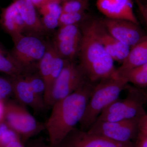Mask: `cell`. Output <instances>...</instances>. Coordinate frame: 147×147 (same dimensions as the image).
I'll use <instances>...</instances> for the list:
<instances>
[{
  "label": "cell",
  "mask_w": 147,
  "mask_h": 147,
  "mask_svg": "<svg viewBox=\"0 0 147 147\" xmlns=\"http://www.w3.org/2000/svg\"><path fill=\"white\" fill-rule=\"evenodd\" d=\"M59 147H135L132 142L123 143L75 128Z\"/></svg>",
  "instance_id": "30bf717a"
},
{
  "label": "cell",
  "mask_w": 147,
  "mask_h": 147,
  "mask_svg": "<svg viewBox=\"0 0 147 147\" xmlns=\"http://www.w3.org/2000/svg\"><path fill=\"white\" fill-rule=\"evenodd\" d=\"M5 147H25L24 143L21 139L11 142Z\"/></svg>",
  "instance_id": "4dcf8cb0"
},
{
  "label": "cell",
  "mask_w": 147,
  "mask_h": 147,
  "mask_svg": "<svg viewBox=\"0 0 147 147\" xmlns=\"http://www.w3.org/2000/svg\"><path fill=\"white\" fill-rule=\"evenodd\" d=\"M137 69H139V70H144V71H147V63L137 68H135Z\"/></svg>",
  "instance_id": "836d02e7"
},
{
  "label": "cell",
  "mask_w": 147,
  "mask_h": 147,
  "mask_svg": "<svg viewBox=\"0 0 147 147\" xmlns=\"http://www.w3.org/2000/svg\"><path fill=\"white\" fill-rule=\"evenodd\" d=\"M41 15L45 14L51 15L59 19L62 13V7L60 3L51 2L46 4L38 9Z\"/></svg>",
  "instance_id": "cb8c5ba5"
},
{
  "label": "cell",
  "mask_w": 147,
  "mask_h": 147,
  "mask_svg": "<svg viewBox=\"0 0 147 147\" xmlns=\"http://www.w3.org/2000/svg\"><path fill=\"white\" fill-rule=\"evenodd\" d=\"M139 5L142 16L147 24V4L144 5L139 3Z\"/></svg>",
  "instance_id": "f546056e"
},
{
  "label": "cell",
  "mask_w": 147,
  "mask_h": 147,
  "mask_svg": "<svg viewBox=\"0 0 147 147\" xmlns=\"http://www.w3.org/2000/svg\"><path fill=\"white\" fill-rule=\"evenodd\" d=\"M4 122L24 143L45 129L44 124L37 121L23 105L15 102L5 104Z\"/></svg>",
  "instance_id": "277c9868"
},
{
  "label": "cell",
  "mask_w": 147,
  "mask_h": 147,
  "mask_svg": "<svg viewBox=\"0 0 147 147\" xmlns=\"http://www.w3.org/2000/svg\"><path fill=\"white\" fill-rule=\"evenodd\" d=\"M117 76L123 77L128 83L139 87L147 86V71L134 69Z\"/></svg>",
  "instance_id": "44dd1931"
},
{
  "label": "cell",
  "mask_w": 147,
  "mask_h": 147,
  "mask_svg": "<svg viewBox=\"0 0 147 147\" xmlns=\"http://www.w3.org/2000/svg\"><path fill=\"white\" fill-rule=\"evenodd\" d=\"M25 73L11 77V82L13 92L22 105L28 106L36 112L42 111L45 106L44 100L35 94L26 78Z\"/></svg>",
  "instance_id": "7c38bea8"
},
{
  "label": "cell",
  "mask_w": 147,
  "mask_h": 147,
  "mask_svg": "<svg viewBox=\"0 0 147 147\" xmlns=\"http://www.w3.org/2000/svg\"><path fill=\"white\" fill-rule=\"evenodd\" d=\"M141 119L115 121L96 120L87 131L115 142L131 143L137 138Z\"/></svg>",
  "instance_id": "ba28073f"
},
{
  "label": "cell",
  "mask_w": 147,
  "mask_h": 147,
  "mask_svg": "<svg viewBox=\"0 0 147 147\" xmlns=\"http://www.w3.org/2000/svg\"><path fill=\"white\" fill-rule=\"evenodd\" d=\"M13 92L10 81L0 76V100H3Z\"/></svg>",
  "instance_id": "d4e9b609"
},
{
  "label": "cell",
  "mask_w": 147,
  "mask_h": 147,
  "mask_svg": "<svg viewBox=\"0 0 147 147\" xmlns=\"http://www.w3.org/2000/svg\"><path fill=\"white\" fill-rule=\"evenodd\" d=\"M137 1H138V0H137Z\"/></svg>",
  "instance_id": "d590c367"
},
{
  "label": "cell",
  "mask_w": 147,
  "mask_h": 147,
  "mask_svg": "<svg viewBox=\"0 0 147 147\" xmlns=\"http://www.w3.org/2000/svg\"><path fill=\"white\" fill-rule=\"evenodd\" d=\"M135 147H147V128L139 127Z\"/></svg>",
  "instance_id": "4316f807"
},
{
  "label": "cell",
  "mask_w": 147,
  "mask_h": 147,
  "mask_svg": "<svg viewBox=\"0 0 147 147\" xmlns=\"http://www.w3.org/2000/svg\"><path fill=\"white\" fill-rule=\"evenodd\" d=\"M41 18L43 26L45 30H52L59 26V19L48 14L42 15Z\"/></svg>",
  "instance_id": "484cf974"
},
{
  "label": "cell",
  "mask_w": 147,
  "mask_h": 147,
  "mask_svg": "<svg viewBox=\"0 0 147 147\" xmlns=\"http://www.w3.org/2000/svg\"><path fill=\"white\" fill-rule=\"evenodd\" d=\"M81 28L79 25H68L59 27L55 34L53 42H59L65 40L82 36Z\"/></svg>",
  "instance_id": "ffe728a7"
},
{
  "label": "cell",
  "mask_w": 147,
  "mask_h": 147,
  "mask_svg": "<svg viewBox=\"0 0 147 147\" xmlns=\"http://www.w3.org/2000/svg\"><path fill=\"white\" fill-rule=\"evenodd\" d=\"M0 24L11 38H15L26 31V26L18 9L13 2L2 9Z\"/></svg>",
  "instance_id": "4fadbf2b"
},
{
  "label": "cell",
  "mask_w": 147,
  "mask_h": 147,
  "mask_svg": "<svg viewBox=\"0 0 147 147\" xmlns=\"http://www.w3.org/2000/svg\"><path fill=\"white\" fill-rule=\"evenodd\" d=\"M35 7L37 9L40 8L42 6L51 2H56L61 3V0H30Z\"/></svg>",
  "instance_id": "83f0119b"
},
{
  "label": "cell",
  "mask_w": 147,
  "mask_h": 147,
  "mask_svg": "<svg viewBox=\"0 0 147 147\" xmlns=\"http://www.w3.org/2000/svg\"><path fill=\"white\" fill-rule=\"evenodd\" d=\"M5 104L3 100H0V124L4 120Z\"/></svg>",
  "instance_id": "1f68e13d"
},
{
  "label": "cell",
  "mask_w": 147,
  "mask_h": 147,
  "mask_svg": "<svg viewBox=\"0 0 147 147\" xmlns=\"http://www.w3.org/2000/svg\"><path fill=\"white\" fill-rule=\"evenodd\" d=\"M107 31L120 42L133 47L146 36L139 24L123 19L105 18L101 21Z\"/></svg>",
  "instance_id": "9c48e42d"
},
{
  "label": "cell",
  "mask_w": 147,
  "mask_h": 147,
  "mask_svg": "<svg viewBox=\"0 0 147 147\" xmlns=\"http://www.w3.org/2000/svg\"><path fill=\"white\" fill-rule=\"evenodd\" d=\"M26 147H53L51 146L50 144L47 145L45 144L42 142L38 141H33L30 143H28Z\"/></svg>",
  "instance_id": "f1b7e54d"
},
{
  "label": "cell",
  "mask_w": 147,
  "mask_h": 147,
  "mask_svg": "<svg viewBox=\"0 0 147 147\" xmlns=\"http://www.w3.org/2000/svg\"><path fill=\"white\" fill-rule=\"evenodd\" d=\"M28 71L18 63L11 52L7 51L0 44V71L12 77Z\"/></svg>",
  "instance_id": "e0dca14e"
},
{
  "label": "cell",
  "mask_w": 147,
  "mask_h": 147,
  "mask_svg": "<svg viewBox=\"0 0 147 147\" xmlns=\"http://www.w3.org/2000/svg\"><path fill=\"white\" fill-rule=\"evenodd\" d=\"M92 83L86 82L79 89L52 106L50 117L44 124L51 146L59 147L80 123L94 88Z\"/></svg>",
  "instance_id": "6da1fadb"
},
{
  "label": "cell",
  "mask_w": 147,
  "mask_h": 147,
  "mask_svg": "<svg viewBox=\"0 0 147 147\" xmlns=\"http://www.w3.org/2000/svg\"><path fill=\"white\" fill-rule=\"evenodd\" d=\"M61 1L62 2H63L65 1H67V0H61Z\"/></svg>",
  "instance_id": "e575fe53"
},
{
  "label": "cell",
  "mask_w": 147,
  "mask_h": 147,
  "mask_svg": "<svg viewBox=\"0 0 147 147\" xmlns=\"http://www.w3.org/2000/svg\"><path fill=\"white\" fill-rule=\"evenodd\" d=\"M100 21L84 24L79 55V66L92 83L100 82L113 76L116 72L114 61L105 50L99 34Z\"/></svg>",
  "instance_id": "7a4b0ae2"
},
{
  "label": "cell",
  "mask_w": 147,
  "mask_h": 147,
  "mask_svg": "<svg viewBox=\"0 0 147 147\" xmlns=\"http://www.w3.org/2000/svg\"><path fill=\"white\" fill-rule=\"evenodd\" d=\"M85 77L79 65L72 61H67L53 85L46 105L52 106L79 89L86 82Z\"/></svg>",
  "instance_id": "8992f818"
},
{
  "label": "cell",
  "mask_w": 147,
  "mask_h": 147,
  "mask_svg": "<svg viewBox=\"0 0 147 147\" xmlns=\"http://www.w3.org/2000/svg\"><path fill=\"white\" fill-rule=\"evenodd\" d=\"M82 36L59 41L53 42L58 53L66 60L72 61L79 54Z\"/></svg>",
  "instance_id": "d6986e66"
},
{
  "label": "cell",
  "mask_w": 147,
  "mask_h": 147,
  "mask_svg": "<svg viewBox=\"0 0 147 147\" xmlns=\"http://www.w3.org/2000/svg\"><path fill=\"white\" fill-rule=\"evenodd\" d=\"M86 11L76 13H61L59 19V27L68 25H79L87 18Z\"/></svg>",
  "instance_id": "7402d4cb"
},
{
  "label": "cell",
  "mask_w": 147,
  "mask_h": 147,
  "mask_svg": "<svg viewBox=\"0 0 147 147\" xmlns=\"http://www.w3.org/2000/svg\"><path fill=\"white\" fill-rule=\"evenodd\" d=\"M99 34L107 53L114 61L122 63L128 56L131 47L112 36L107 31L101 21L99 26Z\"/></svg>",
  "instance_id": "9a60e30c"
},
{
  "label": "cell",
  "mask_w": 147,
  "mask_h": 147,
  "mask_svg": "<svg viewBox=\"0 0 147 147\" xmlns=\"http://www.w3.org/2000/svg\"><path fill=\"white\" fill-rule=\"evenodd\" d=\"M128 83L123 77L116 75L103 79L95 85L79 123L81 129L87 131L105 108L118 99Z\"/></svg>",
  "instance_id": "3957f363"
},
{
  "label": "cell",
  "mask_w": 147,
  "mask_h": 147,
  "mask_svg": "<svg viewBox=\"0 0 147 147\" xmlns=\"http://www.w3.org/2000/svg\"><path fill=\"white\" fill-rule=\"evenodd\" d=\"M18 9L26 26V30L32 34H42L45 32L41 20L38 16L36 7L30 0H12Z\"/></svg>",
  "instance_id": "5bb4252c"
},
{
  "label": "cell",
  "mask_w": 147,
  "mask_h": 147,
  "mask_svg": "<svg viewBox=\"0 0 147 147\" xmlns=\"http://www.w3.org/2000/svg\"><path fill=\"white\" fill-rule=\"evenodd\" d=\"M62 3V13L86 11L89 5V0H67Z\"/></svg>",
  "instance_id": "603a6c76"
},
{
  "label": "cell",
  "mask_w": 147,
  "mask_h": 147,
  "mask_svg": "<svg viewBox=\"0 0 147 147\" xmlns=\"http://www.w3.org/2000/svg\"><path fill=\"white\" fill-rule=\"evenodd\" d=\"M139 127L147 128V115H145L140 119L139 122Z\"/></svg>",
  "instance_id": "d6a6232c"
},
{
  "label": "cell",
  "mask_w": 147,
  "mask_h": 147,
  "mask_svg": "<svg viewBox=\"0 0 147 147\" xmlns=\"http://www.w3.org/2000/svg\"><path fill=\"white\" fill-rule=\"evenodd\" d=\"M13 47L11 53L13 57L25 69L30 71L38 65L46 49V42L36 35L21 34L12 39Z\"/></svg>",
  "instance_id": "52a82bcc"
},
{
  "label": "cell",
  "mask_w": 147,
  "mask_h": 147,
  "mask_svg": "<svg viewBox=\"0 0 147 147\" xmlns=\"http://www.w3.org/2000/svg\"><path fill=\"white\" fill-rule=\"evenodd\" d=\"M57 53V50L53 42H46V49L45 54L37 65L38 72L44 81L45 87L49 81Z\"/></svg>",
  "instance_id": "ac0fdd59"
},
{
  "label": "cell",
  "mask_w": 147,
  "mask_h": 147,
  "mask_svg": "<svg viewBox=\"0 0 147 147\" xmlns=\"http://www.w3.org/2000/svg\"><path fill=\"white\" fill-rule=\"evenodd\" d=\"M98 10L106 18L123 19L139 24L132 0H96Z\"/></svg>",
  "instance_id": "8fae6325"
},
{
  "label": "cell",
  "mask_w": 147,
  "mask_h": 147,
  "mask_svg": "<svg viewBox=\"0 0 147 147\" xmlns=\"http://www.w3.org/2000/svg\"><path fill=\"white\" fill-rule=\"evenodd\" d=\"M127 88L129 93L127 97L123 99L118 98L110 104L100 113L96 120H126L141 119L146 115L143 107L142 97L139 95V92L131 87Z\"/></svg>",
  "instance_id": "5b68a950"
},
{
  "label": "cell",
  "mask_w": 147,
  "mask_h": 147,
  "mask_svg": "<svg viewBox=\"0 0 147 147\" xmlns=\"http://www.w3.org/2000/svg\"><path fill=\"white\" fill-rule=\"evenodd\" d=\"M147 63V36L136 45L130 48L127 57L118 68L115 74L119 75L137 68Z\"/></svg>",
  "instance_id": "2e32d148"
}]
</instances>
